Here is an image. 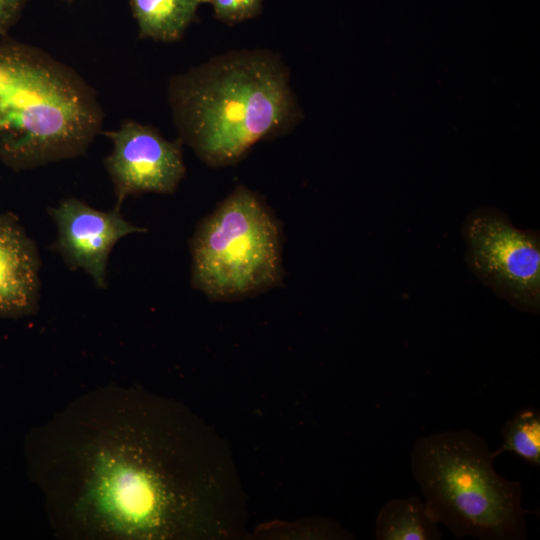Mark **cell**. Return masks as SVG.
Instances as JSON below:
<instances>
[{
	"mask_svg": "<svg viewBox=\"0 0 540 540\" xmlns=\"http://www.w3.org/2000/svg\"><path fill=\"white\" fill-rule=\"evenodd\" d=\"M41 259L19 218L0 212V317L33 315L40 297Z\"/></svg>",
	"mask_w": 540,
	"mask_h": 540,
	"instance_id": "obj_9",
	"label": "cell"
},
{
	"mask_svg": "<svg viewBox=\"0 0 540 540\" xmlns=\"http://www.w3.org/2000/svg\"><path fill=\"white\" fill-rule=\"evenodd\" d=\"M121 208L97 210L77 198L50 207L57 237L53 249L71 270L86 272L101 289L107 288V264L116 243L127 235L147 229L124 219Z\"/></svg>",
	"mask_w": 540,
	"mask_h": 540,
	"instance_id": "obj_8",
	"label": "cell"
},
{
	"mask_svg": "<svg viewBox=\"0 0 540 540\" xmlns=\"http://www.w3.org/2000/svg\"><path fill=\"white\" fill-rule=\"evenodd\" d=\"M263 0H206L213 8L215 18L233 25L261 13Z\"/></svg>",
	"mask_w": 540,
	"mask_h": 540,
	"instance_id": "obj_13",
	"label": "cell"
},
{
	"mask_svg": "<svg viewBox=\"0 0 540 540\" xmlns=\"http://www.w3.org/2000/svg\"><path fill=\"white\" fill-rule=\"evenodd\" d=\"M27 0H0V35L5 36L8 30L18 21Z\"/></svg>",
	"mask_w": 540,
	"mask_h": 540,
	"instance_id": "obj_14",
	"label": "cell"
},
{
	"mask_svg": "<svg viewBox=\"0 0 540 540\" xmlns=\"http://www.w3.org/2000/svg\"><path fill=\"white\" fill-rule=\"evenodd\" d=\"M497 451L469 429L416 439L411 471L429 514L457 539L524 540L528 536L522 486L494 469Z\"/></svg>",
	"mask_w": 540,
	"mask_h": 540,
	"instance_id": "obj_4",
	"label": "cell"
},
{
	"mask_svg": "<svg viewBox=\"0 0 540 540\" xmlns=\"http://www.w3.org/2000/svg\"><path fill=\"white\" fill-rule=\"evenodd\" d=\"M112 151L104 165L112 181L115 206L129 196L172 194L185 176L182 143L165 139L154 127L133 120L105 133Z\"/></svg>",
	"mask_w": 540,
	"mask_h": 540,
	"instance_id": "obj_7",
	"label": "cell"
},
{
	"mask_svg": "<svg viewBox=\"0 0 540 540\" xmlns=\"http://www.w3.org/2000/svg\"><path fill=\"white\" fill-rule=\"evenodd\" d=\"M43 484L78 533L130 538L229 536L242 504L220 439L181 407L104 391L51 426Z\"/></svg>",
	"mask_w": 540,
	"mask_h": 540,
	"instance_id": "obj_1",
	"label": "cell"
},
{
	"mask_svg": "<svg viewBox=\"0 0 540 540\" xmlns=\"http://www.w3.org/2000/svg\"><path fill=\"white\" fill-rule=\"evenodd\" d=\"M377 540H439V523L417 496L392 499L379 510L375 522Z\"/></svg>",
	"mask_w": 540,
	"mask_h": 540,
	"instance_id": "obj_11",
	"label": "cell"
},
{
	"mask_svg": "<svg viewBox=\"0 0 540 540\" xmlns=\"http://www.w3.org/2000/svg\"><path fill=\"white\" fill-rule=\"evenodd\" d=\"M168 102L178 140L210 167L239 162L302 117L289 70L269 50L226 52L171 77Z\"/></svg>",
	"mask_w": 540,
	"mask_h": 540,
	"instance_id": "obj_2",
	"label": "cell"
},
{
	"mask_svg": "<svg viewBox=\"0 0 540 540\" xmlns=\"http://www.w3.org/2000/svg\"><path fill=\"white\" fill-rule=\"evenodd\" d=\"M203 3L206 0L130 1L139 36L161 42L180 40Z\"/></svg>",
	"mask_w": 540,
	"mask_h": 540,
	"instance_id": "obj_10",
	"label": "cell"
},
{
	"mask_svg": "<svg viewBox=\"0 0 540 540\" xmlns=\"http://www.w3.org/2000/svg\"><path fill=\"white\" fill-rule=\"evenodd\" d=\"M462 233L470 271L518 310L538 313L539 232L515 227L497 209L478 208L466 217Z\"/></svg>",
	"mask_w": 540,
	"mask_h": 540,
	"instance_id": "obj_6",
	"label": "cell"
},
{
	"mask_svg": "<svg viewBox=\"0 0 540 540\" xmlns=\"http://www.w3.org/2000/svg\"><path fill=\"white\" fill-rule=\"evenodd\" d=\"M191 285L212 300H236L281 284L282 236L274 213L236 187L197 225L190 240Z\"/></svg>",
	"mask_w": 540,
	"mask_h": 540,
	"instance_id": "obj_5",
	"label": "cell"
},
{
	"mask_svg": "<svg viewBox=\"0 0 540 540\" xmlns=\"http://www.w3.org/2000/svg\"><path fill=\"white\" fill-rule=\"evenodd\" d=\"M503 441L497 450L512 452L528 464L540 466V412L527 407L517 411L502 429Z\"/></svg>",
	"mask_w": 540,
	"mask_h": 540,
	"instance_id": "obj_12",
	"label": "cell"
},
{
	"mask_svg": "<svg viewBox=\"0 0 540 540\" xmlns=\"http://www.w3.org/2000/svg\"><path fill=\"white\" fill-rule=\"evenodd\" d=\"M103 110L93 88L45 51L0 39V161L29 170L85 154Z\"/></svg>",
	"mask_w": 540,
	"mask_h": 540,
	"instance_id": "obj_3",
	"label": "cell"
}]
</instances>
